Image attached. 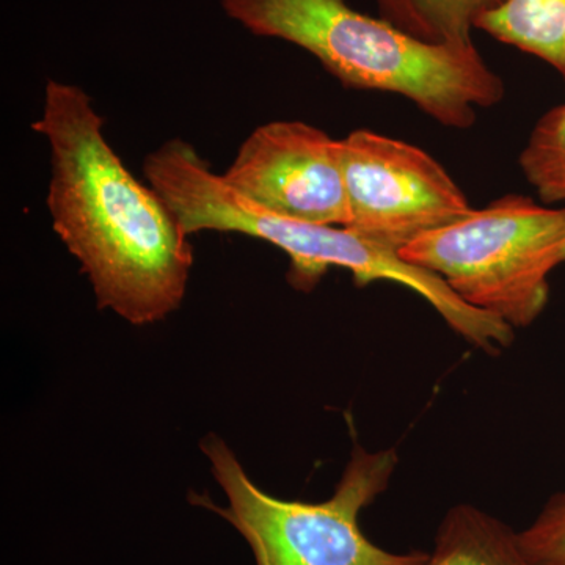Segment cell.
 I'll return each instance as SVG.
<instances>
[{"instance_id":"obj_1","label":"cell","mask_w":565,"mask_h":565,"mask_svg":"<svg viewBox=\"0 0 565 565\" xmlns=\"http://www.w3.org/2000/svg\"><path fill=\"white\" fill-rule=\"evenodd\" d=\"M103 125L81 87L47 82L43 114L32 122L51 147L47 210L98 307L148 326L181 307L192 245L161 195L111 150Z\"/></svg>"},{"instance_id":"obj_2","label":"cell","mask_w":565,"mask_h":565,"mask_svg":"<svg viewBox=\"0 0 565 565\" xmlns=\"http://www.w3.org/2000/svg\"><path fill=\"white\" fill-rule=\"evenodd\" d=\"M143 174L188 236L241 233L285 252L294 289L313 291L330 267H341L352 274L356 288L393 281L418 294L452 332L487 355H500L514 343L512 327L465 303L441 278L404 262L399 252L345 226L296 221L263 210L212 172L210 162L188 141L172 139L150 152Z\"/></svg>"},{"instance_id":"obj_3","label":"cell","mask_w":565,"mask_h":565,"mask_svg":"<svg viewBox=\"0 0 565 565\" xmlns=\"http://www.w3.org/2000/svg\"><path fill=\"white\" fill-rule=\"evenodd\" d=\"M221 2L253 35L310 52L344 87L404 96L446 128H471L478 109L503 99V81L478 50L419 43L344 0Z\"/></svg>"},{"instance_id":"obj_4","label":"cell","mask_w":565,"mask_h":565,"mask_svg":"<svg viewBox=\"0 0 565 565\" xmlns=\"http://www.w3.org/2000/svg\"><path fill=\"white\" fill-rule=\"evenodd\" d=\"M202 449L225 490L228 508L191 494L193 504L232 523L250 545L256 565H424L429 552L394 553L374 544L360 526L364 509L386 492L399 463L396 449L371 452L355 444L329 500L303 503L275 498L253 484L222 438L207 435Z\"/></svg>"},{"instance_id":"obj_5","label":"cell","mask_w":565,"mask_h":565,"mask_svg":"<svg viewBox=\"0 0 565 565\" xmlns=\"http://www.w3.org/2000/svg\"><path fill=\"white\" fill-rule=\"evenodd\" d=\"M399 256L476 310L527 329L548 305L550 275L565 264V206L509 193L422 234Z\"/></svg>"},{"instance_id":"obj_6","label":"cell","mask_w":565,"mask_h":565,"mask_svg":"<svg viewBox=\"0 0 565 565\" xmlns=\"http://www.w3.org/2000/svg\"><path fill=\"white\" fill-rule=\"evenodd\" d=\"M340 158L351 211L345 228L393 250L473 211L451 174L407 141L356 129L340 140Z\"/></svg>"},{"instance_id":"obj_7","label":"cell","mask_w":565,"mask_h":565,"mask_svg":"<svg viewBox=\"0 0 565 565\" xmlns=\"http://www.w3.org/2000/svg\"><path fill=\"white\" fill-rule=\"evenodd\" d=\"M223 181L263 210L319 225L351 223L340 140L303 121L258 126Z\"/></svg>"},{"instance_id":"obj_8","label":"cell","mask_w":565,"mask_h":565,"mask_svg":"<svg viewBox=\"0 0 565 565\" xmlns=\"http://www.w3.org/2000/svg\"><path fill=\"white\" fill-rule=\"evenodd\" d=\"M424 565H534L520 533L478 505L448 509Z\"/></svg>"},{"instance_id":"obj_9","label":"cell","mask_w":565,"mask_h":565,"mask_svg":"<svg viewBox=\"0 0 565 565\" xmlns=\"http://www.w3.org/2000/svg\"><path fill=\"white\" fill-rule=\"evenodd\" d=\"M476 29L548 63L565 85V0H504Z\"/></svg>"},{"instance_id":"obj_10","label":"cell","mask_w":565,"mask_h":565,"mask_svg":"<svg viewBox=\"0 0 565 565\" xmlns=\"http://www.w3.org/2000/svg\"><path fill=\"white\" fill-rule=\"evenodd\" d=\"M504 0H375L379 18L429 46L476 50L471 31Z\"/></svg>"},{"instance_id":"obj_11","label":"cell","mask_w":565,"mask_h":565,"mask_svg":"<svg viewBox=\"0 0 565 565\" xmlns=\"http://www.w3.org/2000/svg\"><path fill=\"white\" fill-rule=\"evenodd\" d=\"M519 166L542 202L565 203V102L535 122Z\"/></svg>"},{"instance_id":"obj_12","label":"cell","mask_w":565,"mask_h":565,"mask_svg":"<svg viewBox=\"0 0 565 565\" xmlns=\"http://www.w3.org/2000/svg\"><path fill=\"white\" fill-rule=\"evenodd\" d=\"M519 533L531 563L565 565V490L552 494L533 522Z\"/></svg>"}]
</instances>
